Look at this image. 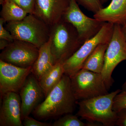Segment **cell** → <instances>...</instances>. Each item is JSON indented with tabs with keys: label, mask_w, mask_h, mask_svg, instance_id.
Masks as SVG:
<instances>
[{
	"label": "cell",
	"mask_w": 126,
	"mask_h": 126,
	"mask_svg": "<svg viewBox=\"0 0 126 126\" xmlns=\"http://www.w3.org/2000/svg\"><path fill=\"white\" fill-rule=\"evenodd\" d=\"M32 67H20L0 60V97L7 93L19 92L32 73Z\"/></svg>",
	"instance_id": "obj_10"
},
{
	"label": "cell",
	"mask_w": 126,
	"mask_h": 126,
	"mask_svg": "<svg viewBox=\"0 0 126 126\" xmlns=\"http://www.w3.org/2000/svg\"><path fill=\"white\" fill-rule=\"evenodd\" d=\"M25 10L28 14H33L36 0H10Z\"/></svg>",
	"instance_id": "obj_22"
},
{
	"label": "cell",
	"mask_w": 126,
	"mask_h": 126,
	"mask_svg": "<svg viewBox=\"0 0 126 126\" xmlns=\"http://www.w3.org/2000/svg\"><path fill=\"white\" fill-rule=\"evenodd\" d=\"M114 24L106 22L99 32L86 41L70 58L63 63L64 74L71 77L82 69L86 60L99 45L109 44L112 36Z\"/></svg>",
	"instance_id": "obj_5"
},
{
	"label": "cell",
	"mask_w": 126,
	"mask_h": 126,
	"mask_svg": "<svg viewBox=\"0 0 126 126\" xmlns=\"http://www.w3.org/2000/svg\"><path fill=\"white\" fill-rule=\"evenodd\" d=\"M1 5V18L5 23L21 20L29 14L24 9L10 0H4Z\"/></svg>",
	"instance_id": "obj_18"
},
{
	"label": "cell",
	"mask_w": 126,
	"mask_h": 126,
	"mask_svg": "<svg viewBox=\"0 0 126 126\" xmlns=\"http://www.w3.org/2000/svg\"><path fill=\"white\" fill-rule=\"evenodd\" d=\"M5 27L15 40L31 43L38 48L50 37V27L34 14H29L20 20L8 22Z\"/></svg>",
	"instance_id": "obj_4"
},
{
	"label": "cell",
	"mask_w": 126,
	"mask_h": 126,
	"mask_svg": "<svg viewBox=\"0 0 126 126\" xmlns=\"http://www.w3.org/2000/svg\"><path fill=\"white\" fill-rule=\"evenodd\" d=\"M126 60V40L120 25L114 24L112 36L105 55L104 65L101 74L108 90L112 86L114 80L112 72L117 66Z\"/></svg>",
	"instance_id": "obj_7"
},
{
	"label": "cell",
	"mask_w": 126,
	"mask_h": 126,
	"mask_svg": "<svg viewBox=\"0 0 126 126\" xmlns=\"http://www.w3.org/2000/svg\"><path fill=\"white\" fill-rule=\"evenodd\" d=\"M23 124L25 126H52L51 123L39 121L29 116L24 118Z\"/></svg>",
	"instance_id": "obj_24"
},
{
	"label": "cell",
	"mask_w": 126,
	"mask_h": 126,
	"mask_svg": "<svg viewBox=\"0 0 126 126\" xmlns=\"http://www.w3.org/2000/svg\"><path fill=\"white\" fill-rule=\"evenodd\" d=\"M4 1V0H0V4L1 5H2Z\"/></svg>",
	"instance_id": "obj_30"
},
{
	"label": "cell",
	"mask_w": 126,
	"mask_h": 126,
	"mask_svg": "<svg viewBox=\"0 0 126 126\" xmlns=\"http://www.w3.org/2000/svg\"><path fill=\"white\" fill-rule=\"evenodd\" d=\"M86 10L95 14L103 7L101 0H76Z\"/></svg>",
	"instance_id": "obj_20"
},
{
	"label": "cell",
	"mask_w": 126,
	"mask_h": 126,
	"mask_svg": "<svg viewBox=\"0 0 126 126\" xmlns=\"http://www.w3.org/2000/svg\"><path fill=\"white\" fill-rule=\"evenodd\" d=\"M109 44L98 46L86 60L82 69L101 73L104 65L105 55Z\"/></svg>",
	"instance_id": "obj_17"
},
{
	"label": "cell",
	"mask_w": 126,
	"mask_h": 126,
	"mask_svg": "<svg viewBox=\"0 0 126 126\" xmlns=\"http://www.w3.org/2000/svg\"><path fill=\"white\" fill-rule=\"evenodd\" d=\"M108 0H101V1L102 4H103L104 3L107 2Z\"/></svg>",
	"instance_id": "obj_29"
},
{
	"label": "cell",
	"mask_w": 126,
	"mask_h": 126,
	"mask_svg": "<svg viewBox=\"0 0 126 126\" xmlns=\"http://www.w3.org/2000/svg\"><path fill=\"white\" fill-rule=\"evenodd\" d=\"M50 28L51 49L55 64L64 63L83 43L76 29L63 19Z\"/></svg>",
	"instance_id": "obj_3"
},
{
	"label": "cell",
	"mask_w": 126,
	"mask_h": 126,
	"mask_svg": "<svg viewBox=\"0 0 126 126\" xmlns=\"http://www.w3.org/2000/svg\"><path fill=\"white\" fill-rule=\"evenodd\" d=\"M117 119L115 126H126V109L116 112Z\"/></svg>",
	"instance_id": "obj_25"
},
{
	"label": "cell",
	"mask_w": 126,
	"mask_h": 126,
	"mask_svg": "<svg viewBox=\"0 0 126 126\" xmlns=\"http://www.w3.org/2000/svg\"><path fill=\"white\" fill-rule=\"evenodd\" d=\"M121 25V26L122 31L126 40V20Z\"/></svg>",
	"instance_id": "obj_27"
},
{
	"label": "cell",
	"mask_w": 126,
	"mask_h": 126,
	"mask_svg": "<svg viewBox=\"0 0 126 126\" xmlns=\"http://www.w3.org/2000/svg\"><path fill=\"white\" fill-rule=\"evenodd\" d=\"M77 101L72 91L70 77L64 74L61 81L46 97L45 100L32 113L39 120L56 119L73 113Z\"/></svg>",
	"instance_id": "obj_1"
},
{
	"label": "cell",
	"mask_w": 126,
	"mask_h": 126,
	"mask_svg": "<svg viewBox=\"0 0 126 126\" xmlns=\"http://www.w3.org/2000/svg\"><path fill=\"white\" fill-rule=\"evenodd\" d=\"M5 23L4 20L0 18V39L6 40L10 42H13L15 39L10 32L4 27Z\"/></svg>",
	"instance_id": "obj_23"
},
{
	"label": "cell",
	"mask_w": 126,
	"mask_h": 126,
	"mask_svg": "<svg viewBox=\"0 0 126 126\" xmlns=\"http://www.w3.org/2000/svg\"><path fill=\"white\" fill-rule=\"evenodd\" d=\"M11 42L3 39H0V49L2 50L7 47Z\"/></svg>",
	"instance_id": "obj_26"
},
{
	"label": "cell",
	"mask_w": 126,
	"mask_h": 126,
	"mask_svg": "<svg viewBox=\"0 0 126 126\" xmlns=\"http://www.w3.org/2000/svg\"><path fill=\"white\" fill-rule=\"evenodd\" d=\"M19 93L23 121L33 112L45 95L38 80L32 73L27 77Z\"/></svg>",
	"instance_id": "obj_11"
},
{
	"label": "cell",
	"mask_w": 126,
	"mask_h": 126,
	"mask_svg": "<svg viewBox=\"0 0 126 126\" xmlns=\"http://www.w3.org/2000/svg\"><path fill=\"white\" fill-rule=\"evenodd\" d=\"M51 40H49L39 48L38 56L32 67V73L39 80L42 76L54 65L51 49Z\"/></svg>",
	"instance_id": "obj_15"
},
{
	"label": "cell",
	"mask_w": 126,
	"mask_h": 126,
	"mask_svg": "<svg viewBox=\"0 0 126 126\" xmlns=\"http://www.w3.org/2000/svg\"><path fill=\"white\" fill-rule=\"evenodd\" d=\"M121 91L117 89L104 95L78 101L79 110L76 115L89 122L104 126H115L117 113L112 109L113 100Z\"/></svg>",
	"instance_id": "obj_2"
},
{
	"label": "cell",
	"mask_w": 126,
	"mask_h": 126,
	"mask_svg": "<svg viewBox=\"0 0 126 126\" xmlns=\"http://www.w3.org/2000/svg\"><path fill=\"white\" fill-rule=\"evenodd\" d=\"M123 109H126V91L122 90L114 98L112 109L116 112Z\"/></svg>",
	"instance_id": "obj_21"
},
{
	"label": "cell",
	"mask_w": 126,
	"mask_h": 126,
	"mask_svg": "<svg viewBox=\"0 0 126 126\" xmlns=\"http://www.w3.org/2000/svg\"><path fill=\"white\" fill-rule=\"evenodd\" d=\"M39 48L33 45L23 41L15 40L2 50L0 60L17 67H32L35 62Z\"/></svg>",
	"instance_id": "obj_9"
},
{
	"label": "cell",
	"mask_w": 126,
	"mask_h": 126,
	"mask_svg": "<svg viewBox=\"0 0 126 126\" xmlns=\"http://www.w3.org/2000/svg\"><path fill=\"white\" fill-rule=\"evenodd\" d=\"M70 78L72 91L77 101L109 93L101 74L82 69Z\"/></svg>",
	"instance_id": "obj_6"
},
{
	"label": "cell",
	"mask_w": 126,
	"mask_h": 126,
	"mask_svg": "<svg viewBox=\"0 0 126 126\" xmlns=\"http://www.w3.org/2000/svg\"><path fill=\"white\" fill-rule=\"evenodd\" d=\"M69 0H36L34 15L50 27L61 20Z\"/></svg>",
	"instance_id": "obj_12"
},
{
	"label": "cell",
	"mask_w": 126,
	"mask_h": 126,
	"mask_svg": "<svg viewBox=\"0 0 126 126\" xmlns=\"http://www.w3.org/2000/svg\"><path fill=\"white\" fill-rule=\"evenodd\" d=\"M122 91H126V81L122 86Z\"/></svg>",
	"instance_id": "obj_28"
},
{
	"label": "cell",
	"mask_w": 126,
	"mask_h": 126,
	"mask_svg": "<svg viewBox=\"0 0 126 126\" xmlns=\"http://www.w3.org/2000/svg\"><path fill=\"white\" fill-rule=\"evenodd\" d=\"M1 99L0 126H23L19 94L7 93L1 97Z\"/></svg>",
	"instance_id": "obj_13"
},
{
	"label": "cell",
	"mask_w": 126,
	"mask_h": 126,
	"mask_svg": "<svg viewBox=\"0 0 126 126\" xmlns=\"http://www.w3.org/2000/svg\"><path fill=\"white\" fill-rule=\"evenodd\" d=\"M85 123L79 119V117L72 113H68L62 116L56 120L52 126H98L100 123H92L88 122Z\"/></svg>",
	"instance_id": "obj_19"
},
{
	"label": "cell",
	"mask_w": 126,
	"mask_h": 126,
	"mask_svg": "<svg viewBox=\"0 0 126 126\" xmlns=\"http://www.w3.org/2000/svg\"><path fill=\"white\" fill-rule=\"evenodd\" d=\"M100 21L121 25L126 20V0H111L109 4L94 14Z\"/></svg>",
	"instance_id": "obj_14"
},
{
	"label": "cell",
	"mask_w": 126,
	"mask_h": 126,
	"mask_svg": "<svg viewBox=\"0 0 126 126\" xmlns=\"http://www.w3.org/2000/svg\"><path fill=\"white\" fill-rule=\"evenodd\" d=\"M63 63L58 62L55 64L39 80L45 97L61 81L64 74Z\"/></svg>",
	"instance_id": "obj_16"
},
{
	"label": "cell",
	"mask_w": 126,
	"mask_h": 126,
	"mask_svg": "<svg viewBox=\"0 0 126 126\" xmlns=\"http://www.w3.org/2000/svg\"><path fill=\"white\" fill-rule=\"evenodd\" d=\"M69 1L68 6L62 19L76 29L80 39L84 43L96 35L106 22L86 16L79 8L76 0Z\"/></svg>",
	"instance_id": "obj_8"
}]
</instances>
